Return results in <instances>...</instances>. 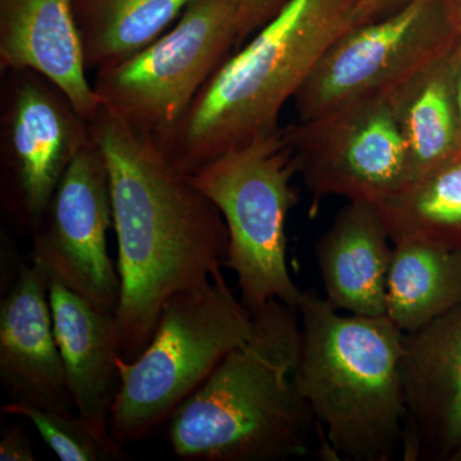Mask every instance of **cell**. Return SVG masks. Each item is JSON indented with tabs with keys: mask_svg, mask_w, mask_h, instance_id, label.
I'll return each mask as SVG.
<instances>
[{
	"mask_svg": "<svg viewBox=\"0 0 461 461\" xmlns=\"http://www.w3.org/2000/svg\"><path fill=\"white\" fill-rule=\"evenodd\" d=\"M411 0H357V26L377 23L402 11Z\"/></svg>",
	"mask_w": 461,
	"mask_h": 461,
	"instance_id": "obj_23",
	"label": "cell"
},
{
	"mask_svg": "<svg viewBox=\"0 0 461 461\" xmlns=\"http://www.w3.org/2000/svg\"><path fill=\"white\" fill-rule=\"evenodd\" d=\"M461 304V253L415 239L393 241L386 317L411 332Z\"/></svg>",
	"mask_w": 461,
	"mask_h": 461,
	"instance_id": "obj_18",
	"label": "cell"
},
{
	"mask_svg": "<svg viewBox=\"0 0 461 461\" xmlns=\"http://www.w3.org/2000/svg\"><path fill=\"white\" fill-rule=\"evenodd\" d=\"M112 226L107 163L90 132L60 178L41 229L33 233V263L50 282L115 313L121 284L108 253Z\"/></svg>",
	"mask_w": 461,
	"mask_h": 461,
	"instance_id": "obj_11",
	"label": "cell"
},
{
	"mask_svg": "<svg viewBox=\"0 0 461 461\" xmlns=\"http://www.w3.org/2000/svg\"><path fill=\"white\" fill-rule=\"evenodd\" d=\"M294 381L317 421L324 456L390 461L402 451L403 332L386 315L342 314L303 293Z\"/></svg>",
	"mask_w": 461,
	"mask_h": 461,
	"instance_id": "obj_4",
	"label": "cell"
},
{
	"mask_svg": "<svg viewBox=\"0 0 461 461\" xmlns=\"http://www.w3.org/2000/svg\"><path fill=\"white\" fill-rule=\"evenodd\" d=\"M50 280L39 264L23 266L0 304V377L12 400L71 409L54 335Z\"/></svg>",
	"mask_w": 461,
	"mask_h": 461,
	"instance_id": "obj_13",
	"label": "cell"
},
{
	"mask_svg": "<svg viewBox=\"0 0 461 461\" xmlns=\"http://www.w3.org/2000/svg\"><path fill=\"white\" fill-rule=\"evenodd\" d=\"M236 44L240 23L232 0H194L156 41L98 69L94 91L127 126L158 139L177 122Z\"/></svg>",
	"mask_w": 461,
	"mask_h": 461,
	"instance_id": "obj_7",
	"label": "cell"
},
{
	"mask_svg": "<svg viewBox=\"0 0 461 461\" xmlns=\"http://www.w3.org/2000/svg\"><path fill=\"white\" fill-rule=\"evenodd\" d=\"M194 0H72L87 69L117 65L168 32Z\"/></svg>",
	"mask_w": 461,
	"mask_h": 461,
	"instance_id": "obj_19",
	"label": "cell"
},
{
	"mask_svg": "<svg viewBox=\"0 0 461 461\" xmlns=\"http://www.w3.org/2000/svg\"><path fill=\"white\" fill-rule=\"evenodd\" d=\"M50 302L66 386L76 412L103 429L120 388L122 339L114 312L50 282Z\"/></svg>",
	"mask_w": 461,
	"mask_h": 461,
	"instance_id": "obj_15",
	"label": "cell"
},
{
	"mask_svg": "<svg viewBox=\"0 0 461 461\" xmlns=\"http://www.w3.org/2000/svg\"><path fill=\"white\" fill-rule=\"evenodd\" d=\"M460 62L461 44L388 95L405 144L409 181L460 149L456 109Z\"/></svg>",
	"mask_w": 461,
	"mask_h": 461,
	"instance_id": "obj_17",
	"label": "cell"
},
{
	"mask_svg": "<svg viewBox=\"0 0 461 461\" xmlns=\"http://www.w3.org/2000/svg\"><path fill=\"white\" fill-rule=\"evenodd\" d=\"M3 411L26 418L41 433L48 447L63 461H109L123 456L111 429L85 420L71 409L48 408L12 400Z\"/></svg>",
	"mask_w": 461,
	"mask_h": 461,
	"instance_id": "obj_21",
	"label": "cell"
},
{
	"mask_svg": "<svg viewBox=\"0 0 461 461\" xmlns=\"http://www.w3.org/2000/svg\"><path fill=\"white\" fill-rule=\"evenodd\" d=\"M455 7H456L457 14H459L460 21H461V0H454Z\"/></svg>",
	"mask_w": 461,
	"mask_h": 461,
	"instance_id": "obj_27",
	"label": "cell"
},
{
	"mask_svg": "<svg viewBox=\"0 0 461 461\" xmlns=\"http://www.w3.org/2000/svg\"><path fill=\"white\" fill-rule=\"evenodd\" d=\"M244 345L223 357L168 418L176 456L198 461H273L305 456L317 421L294 372L297 308L272 300L253 313Z\"/></svg>",
	"mask_w": 461,
	"mask_h": 461,
	"instance_id": "obj_2",
	"label": "cell"
},
{
	"mask_svg": "<svg viewBox=\"0 0 461 461\" xmlns=\"http://www.w3.org/2000/svg\"><path fill=\"white\" fill-rule=\"evenodd\" d=\"M0 69L44 76L86 121L102 107L87 81L72 0H0Z\"/></svg>",
	"mask_w": 461,
	"mask_h": 461,
	"instance_id": "obj_14",
	"label": "cell"
},
{
	"mask_svg": "<svg viewBox=\"0 0 461 461\" xmlns=\"http://www.w3.org/2000/svg\"><path fill=\"white\" fill-rule=\"evenodd\" d=\"M448 461H461V442L459 446L455 448L454 453L450 455Z\"/></svg>",
	"mask_w": 461,
	"mask_h": 461,
	"instance_id": "obj_26",
	"label": "cell"
},
{
	"mask_svg": "<svg viewBox=\"0 0 461 461\" xmlns=\"http://www.w3.org/2000/svg\"><path fill=\"white\" fill-rule=\"evenodd\" d=\"M0 460L35 461L32 442L23 429L18 427L8 429L0 441Z\"/></svg>",
	"mask_w": 461,
	"mask_h": 461,
	"instance_id": "obj_24",
	"label": "cell"
},
{
	"mask_svg": "<svg viewBox=\"0 0 461 461\" xmlns=\"http://www.w3.org/2000/svg\"><path fill=\"white\" fill-rule=\"evenodd\" d=\"M460 44L454 0H411L393 16L355 27L330 48L294 96L299 121L388 98Z\"/></svg>",
	"mask_w": 461,
	"mask_h": 461,
	"instance_id": "obj_8",
	"label": "cell"
},
{
	"mask_svg": "<svg viewBox=\"0 0 461 461\" xmlns=\"http://www.w3.org/2000/svg\"><path fill=\"white\" fill-rule=\"evenodd\" d=\"M2 74L3 202L21 226L36 233L60 178L90 138L89 123L66 94L38 72Z\"/></svg>",
	"mask_w": 461,
	"mask_h": 461,
	"instance_id": "obj_10",
	"label": "cell"
},
{
	"mask_svg": "<svg viewBox=\"0 0 461 461\" xmlns=\"http://www.w3.org/2000/svg\"><path fill=\"white\" fill-rule=\"evenodd\" d=\"M253 329V314L222 272L206 286L169 297L144 351L132 362L118 359L112 436L120 444L136 441L168 420L227 354L248 341Z\"/></svg>",
	"mask_w": 461,
	"mask_h": 461,
	"instance_id": "obj_5",
	"label": "cell"
},
{
	"mask_svg": "<svg viewBox=\"0 0 461 461\" xmlns=\"http://www.w3.org/2000/svg\"><path fill=\"white\" fill-rule=\"evenodd\" d=\"M238 9L240 42L266 26L290 0H232Z\"/></svg>",
	"mask_w": 461,
	"mask_h": 461,
	"instance_id": "obj_22",
	"label": "cell"
},
{
	"mask_svg": "<svg viewBox=\"0 0 461 461\" xmlns=\"http://www.w3.org/2000/svg\"><path fill=\"white\" fill-rule=\"evenodd\" d=\"M282 132L312 194V215L327 196L379 205L408 184L405 144L387 98L351 103Z\"/></svg>",
	"mask_w": 461,
	"mask_h": 461,
	"instance_id": "obj_9",
	"label": "cell"
},
{
	"mask_svg": "<svg viewBox=\"0 0 461 461\" xmlns=\"http://www.w3.org/2000/svg\"><path fill=\"white\" fill-rule=\"evenodd\" d=\"M293 151L282 127L212 160L190 180L220 209L229 251L223 266L238 278L251 314L272 300L297 308L303 291L287 267L286 221L297 203Z\"/></svg>",
	"mask_w": 461,
	"mask_h": 461,
	"instance_id": "obj_6",
	"label": "cell"
},
{
	"mask_svg": "<svg viewBox=\"0 0 461 461\" xmlns=\"http://www.w3.org/2000/svg\"><path fill=\"white\" fill-rule=\"evenodd\" d=\"M377 208L391 241L415 239L461 253V149Z\"/></svg>",
	"mask_w": 461,
	"mask_h": 461,
	"instance_id": "obj_20",
	"label": "cell"
},
{
	"mask_svg": "<svg viewBox=\"0 0 461 461\" xmlns=\"http://www.w3.org/2000/svg\"><path fill=\"white\" fill-rule=\"evenodd\" d=\"M456 109L457 121H459V147L461 149V62L459 67V74L456 80Z\"/></svg>",
	"mask_w": 461,
	"mask_h": 461,
	"instance_id": "obj_25",
	"label": "cell"
},
{
	"mask_svg": "<svg viewBox=\"0 0 461 461\" xmlns=\"http://www.w3.org/2000/svg\"><path fill=\"white\" fill-rule=\"evenodd\" d=\"M326 297L355 315H386L393 241L377 205L348 202L315 248Z\"/></svg>",
	"mask_w": 461,
	"mask_h": 461,
	"instance_id": "obj_16",
	"label": "cell"
},
{
	"mask_svg": "<svg viewBox=\"0 0 461 461\" xmlns=\"http://www.w3.org/2000/svg\"><path fill=\"white\" fill-rule=\"evenodd\" d=\"M403 460H448L461 442V304L403 333Z\"/></svg>",
	"mask_w": 461,
	"mask_h": 461,
	"instance_id": "obj_12",
	"label": "cell"
},
{
	"mask_svg": "<svg viewBox=\"0 0 461 461\" xmlns=\"http://www.w3.org/2000/svg\"><path fill=\"white\" fill-rule=\"evenodd\" d=\"M357 0H290L227 58L168 131L156 139L167 159L194 175L227 151L281 129L294 99L321 57L357 27Z\"/></svg>",
	"mask_w": 461,
	"mask_h": 461,
	"instance_id": "obj_3",
	"label": "cell"
},
{
	"mask_svg": "<svg viewBox=\"0 0 461 461\" xmlns=\"http://www.w3.org/2000/svg\"><path fill=\"white\" fill-rule=\"evenodd\" d=\"M87 123L107 163L121 284L115 317L122 357L132 362L153 338L167 300L221 272L229 230L220 209L153 138L103 105Z\"/></svg>",
	"mask_w": 461,
	"mask_h": 461,
	"instance_id": "obj_1",
	"label": "cell"
}]
</instances>
